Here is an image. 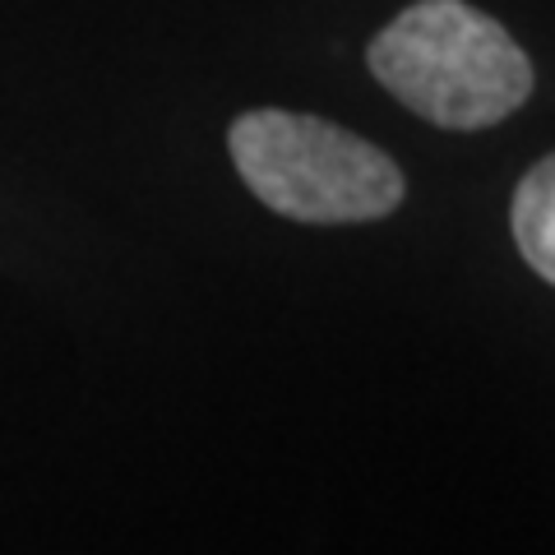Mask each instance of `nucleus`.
Listing matches in <instances>:
<instances>
[{"label":"nucleus","instance_id":"f257e3e1","mask_svg":"<svg viewBox=\"0 0 555 555\" xmlns=\"http://www.w3.org/2000/svg\"><path fill=\"white\" fill-rule=\"evenodd\" d=\"M371 75L440 130H486L532 93V65L467 0H416L371 42Z\"/></svg>","mask_w":555,"mask_h":555},{"label":"nucleus","instance_id":"7ed1b4c3","mask_svg":"<svg viewBox=\"0 0 555 555\" xmlns=\"http://www.w3.org/2000/svg\"><path fill=\"white\" fill-rule=\"evenodd\" d=\"M509 222H514L518 255L555 287V153L528 167V177L518 181Z\"/></svg>","mask_w":555,"mask_h":555},{"label":"nucleus","instance_id":"f03ea898","mask_svg":"<svg viewBox=\"0 0 555 555\" xmlns=\"http://www.w3.org/2000/svg\"><path fill=\"white\" fill-rule=\"evenodd\" d=\"M228 149L250 195L297 222H371L393 214L408 190L389 153L301 112L236 116Z\"/></svg>","mask_w":555,"mask_h":555}]
</instances>
